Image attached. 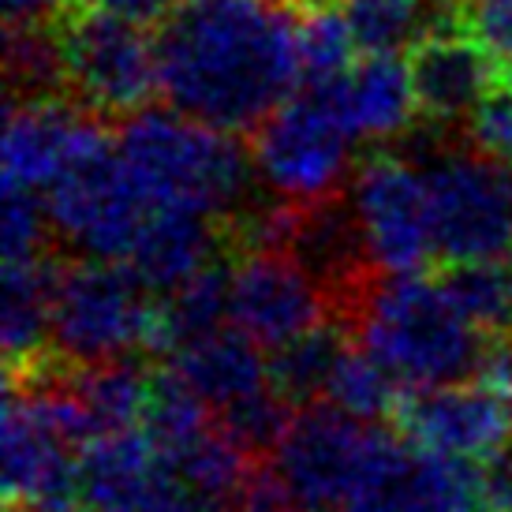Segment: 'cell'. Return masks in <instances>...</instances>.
Here are the masks:
<instances>
[{"label":"cell","mask_w":512,"mask_h":512,"mask_svg":"<svg viewBox=\"0 0 512 512\" xmlns=\"http://www.w3.org/2000/svg\"><path fill=\"white\" fill-rule=\"evenodd\" d=\"M169 483V464L146 430L101 434L79 453V501L86 512H150Z\"/></svg>","instance_id":"cell-16"},{"label":"cell","mask_w":512,"mask_h":512,"mask_svg":"<svg viewBox=\"0 0 512 512\" xmlns=\"http://www.w3.org/2000/svg\"><path fill=\"white\" fill-rule=\"evenodd\" d=\"M434 251L445 262L512 255V165L483 150H445L427 165Z\"/></svg>","instance_id":"cell-7"},{"label":"cell","mask_w":512,"mask_h":512,"mask_svg":"<svg viewBox=\"0 0 512 512\" xmlns=\"http://www.w3.org/2000/svg\"><path fill=\"white\" fill-rule=\"evenodd\" d=\"M292 404H288L273 385L258 389L251 397L236 400L217 412V423L228 438H236L251 456L266 460L270 453H277V445L285 441L288 427H292Z\"/></svg>","instance_id":"cell-29"},{"label":"cell","mask_w":512,"mask_h":512,"mask_svg":"<svg viewBox=\"0 0 512 512\" xmlns=\"http://www.w3.org/2000/svg\"><path fill=\"white\" fill-rule=\"evenodd\" d=\"M356 341L344 322L329 318L311 333H303L296 341L273 348L270 356V385L292 408H307L329 397L333 374L341 367L348 344Z\"/></svg>","instance_id":"cell-23"},{"label":"cell","mask_w":512,"mask_h":512,"mask_svg":"<svg viewBox=\"0 0 512 512\" xmlns=\"http://www.w3.org/2000/svg\"><path fill=\"white\" fill-rule=\"evenodd\" d=\"M296 45H299V72H303V83L307 86L341 79L356 64L352 49H359L344 12H333V8L299 15Z\"/></svg>","instance_id":"cell-28"},{"label":"cell","mask_w":512,"mask_h":512,"mask_svg":"<svg viewBox=\"0 0 512 512\" xmlns=\"http://www.w3.org/2000/svg\"><path fill=\"white\" fill-rule=\"evenodd\" d=\"M273 4H285V8H292V0H273ZM296 12V8H292Z\"/></svg>","instance_id":"cell-37"},{"label":"cell","mask_w":512,"mask_h":512,"mask_svg":"<svg viewBox=\"0 0 512 512\" xmlns=\"http://www.w3.org/2000/svg\"><path fill=\"white\" fill-rule=\"evenodd\" d=\"M49 206L38 199V191H23V187H4V217H0V247H4V262H23V258H38L49 247Z\"/></svg>","instance_id":"cell-30"},{"label":"cell","mask_w":512,"mask_h":512,"mask_svg":"<svg viewBox=\"0 0 512 512\" xmlns=\"http://www.w3.org/2000/svg\"><path fill=\"white\" fill-rule=\"evenodd\" d=\"M318 90L356 139H397L419 116L412 72L397 53H367L341 79L318 83Z\"/></svg>","instance_id":"cell-17"},{"label":"cell","mask_w":512,"mask_h":512,"mask_svg":"<svg viewBox=\"0 0 512 512\" xmlns=\"http://www.w3.org/2000/svg\"><path fill=\"white\" fill-rule=\"evenodd\" d=\"M221 255H232L225 221L187 210H154L124 266L150 292H172Z\"/></svg>","instance_id":"cell-18"},{"label":"cell","mask_w":512,"mask_h":512,"mask_svg":"<svg viewBox=\"0 0 512 512\" xmlns=\"http://www.w3.org/2000/svg\"><path fill=\"white\" fill-rule=\"evenodd\" d=\"M415 109L430 124H453L498 86V60L471 38L460 19H445L408 49Z\"/></svg>","instance_id":"cell-14"},{"label":"cell","mask_w":512,"mask_h":512,"mask_svg":"<svg viewBox=\"0 0 512 512\" xmlns=\"http://www.w3.org/2000/svg\"><path fill=\"white\" fill-rule=\"evenodd\" d=\"M157 303L150 288L105 258L60 262L53 288V352L68 363H109L154 352Z\"/></svg>","instance_id":"cell-6"},{"label":"cell","mask_w":512,"mask_h":512,"mask_svg":"<svg viewBox=\"0 0 512 512\" xmlns=\"http://www.w3.org/2000/svg\"><path fill=\"white\" fill-rule=\"evenodd\" d=\"M337 322L415 389L468 382L486 348L441 277L423 270L378 273L337 314Z\"/></svg>","instance_id":"cell-2"},{"label":"cell","mask_w":512,"mask_h":512,"mask_svg":"<svg viewBox=\"0 0 512 512\" xmlns=\"http://www.w3.org/2000/svg\"><path fill=\"white\" fill-rule=\"evenodd\" d=\"M296 19L273 0H176L154 30L165 101L210 128L251 135L303 83Z\"/></svg>","instance_id":"cell-1"},{"label":"cell","mask_w":512,"mask_h":512,"mask_svg":"<svg viewBox=\"0 0 512 512\" xmlns=\"http://www.w3.org/2000/svg\"><path fill=\"white\" fill-rule=\"evenodd\" d=\"M116 150L154 210H187L225 225L247 210L255 157L228 131L184 113H139L116 131Z\"/></svg>","instance_id":"cell-3"},{"label":"cell","mask_w":512,"mask_h":512,"mask_svg":"<svg viewBox=\"0 0 512 512\" xmlns=\"http://www.w3.org/2000/svg\"><path fill=\"white\" fill-rule=\"evenodd\" d=\"M60 262L49 251L23 262H4V367L23 374L53 352V288Z\"/></svg>","instance_id":"cell-19"},{"label":"cell","mask_w":512,"mask_h":512,"mask_svg":"<svg viewBox=\"0 0 512 512\" xmlns=\"http://www.w3.org/2000/svg\"><path fill=\"white\" fill-rule=\"evenodd\" d=\"M72 4L75 0H4V15L8 23H45Z\"/></svg>","instance_id":"cell-34"},{"label":"cell","mask_w":512,"mask_h":512,"mask_svg":"<svg viewBox=\"0 0 512 512\" xmlns=\"http://www.w3.org/2000/svg\"><path fill=\"white\" fill-rule=\"evenodd\" d=\"M400 397H404V389H400L397 374L385 367L378 356H370L359 341L348 344L326 400H333L337 408H344V412L363 419V423H378V419L397 415Z\"/></svg>","instance_id":"cell-27"},{"label":"cell","mask_w":512,"mask_h":512,"mask_svg":"<svg viewBox=\"0 0 512 512\" xmlns=\"http://www.w3.org/2000/svg\"><path fill=\"white\" fill-rule=\"evenodd\" d=\"M441 285L468 322L486 337H512V258H479V262H449L441 270Z\"/></svg>","instance_id":"cell-24"},{"label":"cell","mask_w":512,"mask_h":512,"mask_svg":"<svg viewBox=\"0 0 512 512\" xmlns=\"http://www.w3.org/2000/svg\"><path fill=\"white\" fill-rule=\"evenodd\" d=\"M341 512H486L483 475L471 460L427 453L400 430L374 427Z\"/></svg>","instance_id":"cell-9"},{"label":"cell","mask_w":512,"mask_h":512,"mask_svg":"<svg viewBox=\"0 0 512 512\" xmlns=\"http://www.w3.org/2000/svg\"><path fill=\"white\" fill-rule=\"evenodd\" d=\"M86 120L90 113L72 98H15L4 128V187L49 191L68 169Z\"/></svg>","instance_id":"cell-15"},{"label":"cell","mask_w":512,"mask_h":512,"mask_svg":"<svg viewBox=\"0 0 512 512\" xmlns=\"http://www.w3.org/2000/svg\"><path fill=\"white\" fill-rule=\"evenodd\" d=\"M60 378L75 397V404L83 408L94 438L135 430V423H143L150 370L139 367V363H131V359L68 363L60 356Z\"/></svg>","instance_id":"cell-21"},{"label":"cell","mask_w":512,"mask_h":512,"mask_svg":"<svg viewBox=\"0 0 512 512\" xmlns=\"http://www.w3.org/2000/svg\"><path fill=\"white\" fill-rule=\"evenodd\" d=\"M225 322H232V270L217 258L157 303L154 356H172Z\"/></svg>","instance_id":"cell-22"},{"label":"cell","mask_w":512,"mask_h":512,"mask_svg":"<svg viewBox=\"0 0 512 512\" xmlns=\"http://www.w3.org/2000/svg\"><path fill=\"white\" fill-rule=\"evenodd\" d=\"M101 12L120 15L128 23H139V27H161V19L172 12L176 0H86Z\"/></svg>","instance_id":"cell-33"},{"label":"cell","mask_w":512,"mask_h":512,"mask_svg":"<svg viewBox=\"0 0 512 512\" xmlns=\"http://www.w3.org/2000/svg\"><path fill=\"white\" fill-rule=\"evenodd\" d=\"M172 367L217 412L270 385V359H262V348L240 326H221L184 344L172 352Z\"/></svg>","instance_id":"cell-20"},{"label":"cell","mask_w":512,"mask_h":512,"mask_svg":"<svg viewBox=\"0 0 512 512\" xmlns=\"http://www.w3.org/2000/svg\"><path fill=\"white\" fill-rule=\"evenodd\" d=\"M456 19L498 60V68L512 64V0H460Z\"/></svg>","instance_id":"cell-32"},{"label":"cell","mask_w":512,"mask_h":512,"mask_svg":"<svg viewBox=\"0 0 512 512\" xmlns=\"http://www.w3.org/2000/svg\"><path fill=\"white\" fill-rule=\"evenodd\" d=\"M393 423L404 438L438 456L486 460L512 441V400L483 382H449L408 389Z\"/></svg>","instance_id":"cell-13"},{"label":"cell","mask_w":512,"mask_h":512,"mask_svg":"<svg viewBox=\"0 0 512 512\" xmlns=\"http://www.w3.org/2000/svg\"><path fill=\"white\" fill-rule=\"evenodd\" d=\"M60 45L64 94L105 124L131 120L161 94L157 42L146 27L75 0L49 19Z\"/></svg>","instance_id":"cell-4"},{"label":"cell","mask_w":512,"mask_h":512,"mask_svg":"<svg viewBox=\"0 0 512 512\" xmlns=\"http://www.w3.org/2000/svg\"><path fill=\"white\" fill-rule=\"evenodd\" d=\"M468 143L512 165V90L498 83L468 116Z\"/></svg>","instance_id":"cell-31"},{"label":"cell","mask_w":512,"mask_h":512,"mask_svg":"<svg viewBox=\"0 0 512 512\" xmlns=\"http://www.w3.org/2000/svg\"><path fill=\"white\" fill-rule=\"evenodd\" d=\"M206 408L210 404L191 389V382L176 367L150 370L143 427H146V438L154 441L161 456L180 453L184 445H191V441L199 438L202 430L214 427L206 419Z\"/></svg>","instance_id":"cell-25"},{"label":"cell","mask_w":512,"mask_h":512,"mask_svg":"<svg viewBox=\"0 0 512 512\" xmlns=\"http://www.w3.org/2000/svg\"><path fill=\"white\" fill-rule=\"evenodd\" d=\"M370 430L374 427L337 408L333 400L299 408L285 441L273 453L299 512H341L370 445Z\"/></svg>","instance_id":"cell-12"},{"label":"cell","mask_w":512,"mask_h":512,"mask_svg":"<svg viewBox=\"0 0 512 512\" xmlns=\"http://www.w3.org/2000/svg\"><path fill=\"white\" fill-rule=\"evenodd\" d=\"M333 318L326 288L296 255L255 247L232 262V326L258 348H281Z\"/></svg>","instance_id":"cell-11"},{"label":"cell","mask_w":512,"mask_h":512,"mask_svg":"<svg viewBox=\"0 0 512 512\" xmlns=\"http://www.w3.org/2000/svg\"><path fill=\"white\" fill-rule=\"evenodd\" d=\"M333 4H341V0H292V8H296V15L322 12V8H333Z\"/></svg>","instance_id":"cell-35"},{"label":"cell","mask_w":512,"mask_h":512,"mask_svg":"<svg viewBox=\"0 0 512 512\" xmlns=\"http://www.w3.org/2000/svg\"><path fill=\"white\" fill-rule=\"evenodd\" d=\"M356 217L378 273H419L434 255L427 176L400 154H370L356 172Z\"/></svg>","instance_id":"cell-10"},{"label":"cell","mask_w":512,"mask_h":512,"mask_svg":"<svg viewBox=\"0 0 512 512\" xmlns=\"http://www.w3.org/2000/svg\"><path fill=\"white\" fill-rule=\"evenodd\" d=\"M45 206L64 240H72L86 258L105 262H128L139 232L154 214L116 150V135H109L98 116L83 124L68 169L45 191Z\"/></svg>","instance_id":"cell-5"},{"label":"cell","mask_w":512,"mask_h":512,"mask_svg":"<svg viewBox=\"0 0 512 512\" xmlns=\"http://www.w3.org/2000/svg\"><path fill=\"white\" fill-rule=\"evenodd\" d=\"M341 12L363 53H397L400 45L412 49L434 23L456 19L438 12L434 0H341Z\"/></svg>","instance_id":"cell-26"},{"label":"cell","mask_w":512,"mask_h":512,"mask_svg":"<svg viewBox=\"0 0 512 512\" xmlns=\"http://www.w3.org/2000/svg\"><path fill=\"white\" fill-rule=\"evenodd\" d=\"M348 139H356L333 113L318 86H307L251 131V157L266 184L285 202L341 199L348 176Z\"/></svg>","instance_id":"cell-8"},{"label":"cell","mask_w":512,"mask_h":512,"mask_svg":"<svg viewBox=\"0 0 512 512\" xmlns=\"http://www.w3.org/2000/svg\"><path fill=\"white\" fill-rule=\"evenodd\" d=\"M438 4V12H445V15H456V8H460V0H434Z\"/></svg>","instance_id":"cell-36"}]
</instances>
